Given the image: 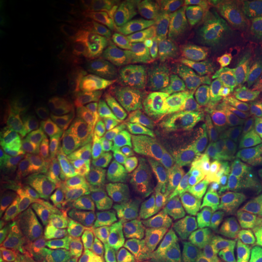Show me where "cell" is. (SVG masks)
I'll return each mask as SVG.
<instances>
[{
    "label": "cell",
    "instance_id": "6da1fadb",
    "mask_svg": "<svg viewBox=\"0 0 262 262\" xmlns=\"http://www.w3.org/2000/svg\"><path fill=\"white\" fill-rule=\"evenodd\" d=\"M201 74L217 119L215 145L229 149L244 146L262 124V94L217 75Z\"/></svg>",
    "mask_w": 262,
    "mask_h": 262
},
{
    "label": "cell",
    "instance_id": "7a4b0ae2",
    "mask_svg": "<svg viewBox=\"0 0 262 262\" xmlns=\"http://www.w3.org/2000/svg\"><path fill=\"white\" fill-rule=\"evenodd\" d=\"M201 225L208 229L254 227L262 224V196L235 186H217L203 202Z\"/></svg>",
    "mask_w": 262,
    "mask_h": 262
},
{
    "label": "cell",
    "instance_id": "3957f363",
    "mask_svg": "<svg viewBox=\"0 0 262 262\" xmlns=\"http://www.w3.org/2000/svg\"><path fill=\"white\" fill-rule=\"evenodd\" d=\"M216 181L199 169L189 168L180 172L170 183V216L172 227L180 233H194L201 226V209Z\"/></svg>",
    "mask_w": 262,
    "mask_h": 262
},
{
    "label": "cell",
    "instance_id": "277c9868",
    "mask_svg": "<svg viewBox=\"0 0 262 262\" xmlns=\"http://www.w3.org/2000/svg\"><path fill=\"white\" fill-rule=\"evenodd\" d=\"M256 233L255 227L198 229L189 234L185 260L186 262H211L221 257L243 255L249 251Z\"/></svg>",
    "mask_w": 262,
    "mask_h": 262
},
{
    "label": "cell",
    "instance_id": "5b68a950",
    "mask_svg": "<svg viewBox=\"0 0 262 262\" xmlns=\"http://www.w3.org/2000/svg\"><path fill=\"white\" fill-rule=\"evenodd\" d=\"M181 102L180 120L183 135L191 140H208L215 143L217 119L201 73L196 75L188 93L181 97Z\"/></svg>",
    "mask_w": 262,
    "mask_h": 262
},
{
    "label": "cell",
    "instance_id": "8992f818",
    "mask_svg": "<svg viewBox=\"0 0 262 262\" xmlns=\"http://www.w3.org/2000/svg\"><path fill=\"white\" fill-rule=\"evenodd\" d=\"M219 173L232 186L262 196V148L244 145L224 153L219 160Z\"/></svg>",
    "mask_w": 262,
    "mask_h": 262
},
{
    "label": "cell",
    "instance_id": "52a82bcc",
    "mask_svg": "<svg viewBox=\"0 0 262 262\" xmlns=\"http://www.w3.org/2000/svg\"><path fill=\"white\" fill-rule=\"evenodd\" d=\"M205 9L220 29H262V0L205 2Z\"/></svg>",
    "mask_w": 262,
    "mask_h": 262
},
{
    "label": "cell",
    "instance_id": "ba28073f",
    "mask_svg": "<svg viewBox=\"0 0 262 262\" xmlns=\"http://www.w3.org/2000/svg\"><path fill=\"white\" fill-rule=\"evenodd\" d=\"M209 74L262 94V64L243 55L229 51L224 56L216 57L209 64Z\"/></svg>",
    "mask_w": 262,
    "mask_h": 262
},
{
    "label": "cell",
    "instance_id": "9c48e42d",
    "mask_svg": "<svg viewBox=\"0 0 262 262\" xmlns=\"http://www.w3.org/2000/svg\"><path fill=\"white\" fill-rule=\"evenodd\" d=\"M215 42H220L232 51L262 64V29H220L209 32Z\"/></svg>",
    "mask_w": 262,
    "mask_h": 262
},
{
    "label": "cell",
    "instance_id": "30bf717a",
    "mask_svg": "<svg viewBox=\"0 0 262 262\" xmlns=\"http://www.w3.org/2000/svg\"><path fill=\"white\" fill-rule=\"evenodd\" d=\"M149 71L153 80L157 81L163 89L178 95L180 98L188 93L198 75L187 67L168 61H156L150 66Z\"/></svg>",
    "mask_w": 262,
    "mask_h": 262
},
{
    "label": "cell",
    "instance_id": "8fae6325",
    "mask_svg": "<svg viewBox=\"0 0 262 262\" xmlns=\"http://www.w3.org/2000/svg\"><path fill=\"white\" fill-rule=\"evenodd\" d=\"M175 257V254L159 244L135 242L123 249L120 262H168Z\"/></svg>",
    "mask_w": 262,
    "mask_h": 262
},
{
    "label": "cell",
    "instance_id": "7c38bea8",
    "mask_svg": "<svg viewBox=\"0 0 262 262\" xmlns=\"http://www.w3.org/2000/svg\"><path fill=\"white\" fill-rule=\"evenodd\" d=\"M245 262H262V250L256 248H250L245 256Z\"/></svg>",
    "mask_w": 262,
    "mask_h": 262
},
{
    "label": "cell",
    "instance_id": "4fadbf2b",
    "mask_svg": "<svg viewBox=\"0 0 262 262\" xmlns=\"http://www.w3.org/2000/svg\"><path fill=\"white\" fill-rule=\"evenodd\" d=\"M216 262H245V257L243 255H233V256L221 258L220 261H216Z\"/></svg>",
    "mask_w": 262,
    "mask_h": 262
},
{
    "label": "cell",
    "instance_id": "5bb4252c",
    "mask_svg": "<svg viewBox=\"0 0 262 262\" xmlns=\"http://www.w3.org/2000/svg\"><path fill=\"white\" fill-rule=\"evenodd\" d=\"M254 143L262 148V124L260 125V127H258L256 135L254 137Z\"/></svg>",
    "mask_w": 262,
    "mask_h": 262
},
{
    "label": "cell",
    "instance_id": "9a60e30c",
    "mask_svg": "<svg viewBox=\"0 0 262 262\" xmlns=\"http://www.w3.org/2000/svg\"><path fill=\"white\" fill-rule=\"evenodd\" d=\"M168 262H182L181 260H180V258L176 256L175 258H172V260H170V261H168Z\"/></svg>",
    "mask_w": 262,
    "mask_h": 262
},
{
    "label": "cell",
    "instance_id": "2e32d148",
    "mask_svg": "<svg viewBox=\"0 0 262 262\" xmlns=\"http://www.w3.org/2000/svg\"><path fill=\"white\" fill-rule=\"evenodd\" d=\"M261 249H262V235H261Z\"/></svg>",
    "mask_w": 262,
    "mask_h": 262
}]
</instances>
